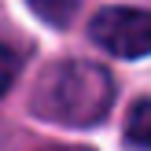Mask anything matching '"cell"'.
<instances>
[{"mask_svg":"<svg viewBox=\"0 0 151 151\" xmlns=\"http://www.w3.org/2000/svg\"><path fill=\"white\" fill-rule=\"evenodd\" d=\"M15 78H19V55H15L11 48H4V44H0V100L11 92Z\"/></svg>","mask_w":151,"mask_h":151,"instance_id":"5b68a950","label":"cell"},{"mask_svg":"<svg viewBox=\"0 0 151 151\" xmlns=\"http://www.w3.org/2000/svg\"><path fill=\"white\" fill-rule=\"evenodd\" d=\"M52 151H88V147H52Z\"/></svg>","mask_w":151,"mask_h":151,"instance_id":"8992f818","label":"cell"},{"mask_svg":"<svg viewBox=\"0 0 151 151\" xmlns=\"http://www.w3.org/2000/svg\"><path fill=\"white\" fill-rule=\"evenodd\" d=\"M29 11L37 15V19H44L48 26H66V22L74 19V11H78V0H26Z\"/></svg>","mask_w":151,"mask_h":151,"instance_id":"3957f363","label":"cell"},{"mask_svg":"<svg viewBox=\"0 0 151 151\" xmlns=\"http://www.w3.org/2000/svg\"><path fill=\"white\" fill-rule=\"evenodd\" d=\"M88 37L118 59L151 55V11H144V7H103L88 22Z\"/></svg>","mask_w":151,"mask_h":151,"instance_id":"7a4b0ae2","label":"cell"},{"mask_svg":"<svg viewBox=\"0 0 151 151\" xmlns=\"http://www.w3.org/2000/svg\"><path fill=\"white\" fill-rule=\"evenodd\" d=\"M125 137L140 147H151V100H140L129 111V122H125Z\"/></svg>","mask_w":151,"mask_h":151,"instance_id":"277c9868","label":"cell"},{"mask_svg":"<svg viewBox=\"0 0 151 151\" xmlns=\"http://www.w3.org/2000/svg\"><path fill=\"white\" fill-rule=\"evenodd\" d=\"M114 103V81L103 66L66 59L55 63L33 88V111L59 125H96Z\"/></svg>","mask_w":151,"mask_h":151,"instance_id":"6da1fadb","label":"cell"}]
</instances>
